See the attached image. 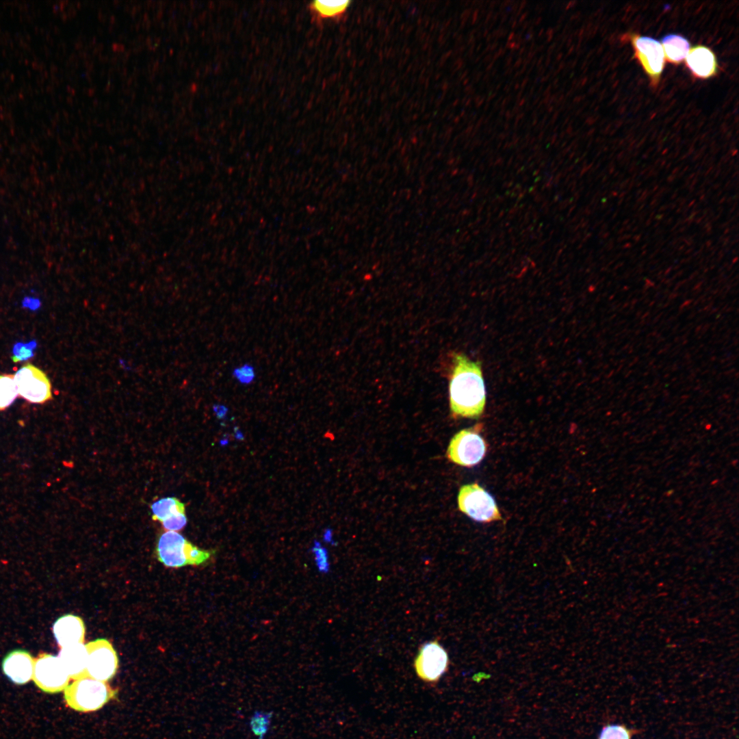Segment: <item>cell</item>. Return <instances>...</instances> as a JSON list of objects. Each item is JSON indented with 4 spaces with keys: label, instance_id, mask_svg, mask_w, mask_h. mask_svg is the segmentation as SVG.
<instances>
[{
    "label": "cell",
    "instance_id": "cell-1",
    "mask_svg": "<svg viewBox=\"0 0 739 739\" xmlns=\"http://www.w3.org/2000/svg\"><path fill=\"white\" fill-rule=\"evenodd\" d=\"M449 393L450 407L454 416L479 417L486 403L480 362L471 361L463 354H455Z\"/></svg>",
    "mask_w": 739,
    "mask_h": 739
},
{
    "label": "cell",
    "instance_id": "cell-2",
    "mask_svg": "<svg viewBox=\"0 0 739 739\" xmlns=\"http://www.w3.org/2000/svg\"><path fill=\"white\" fill-rule=\"evenodd\" d=\"M214 550L202 549L177 532L166 531L158 538L155 554L159 562L168 567L200 565L206 562Z\"/></svg>",
    "mask_w": 739,
    "mask_h": 739
},
{
    "label": "cell",
    "instance_id": "cell-3",
    "mask_svg": "<svg viewBox=\"0 0 739 739\" xmlns=\"http://www.w3.org/2000/svg\"><path fill=\"white\" fill-rule=\"evenodd\" d=\"M117 692V690L105 682L86 677L67 686L64 689V699L73 710L87 712L100 709L115 698Z\"/></svg>",
    "mask_w": 739,
    "mask_h": 739
},
{
    "label": "cell",
    "instance_id": "cell-4",
    "mask_svg": "<svg viewBox=\"0 0 739 739\" xmlns=\"http://www.w3.org/2000/svg\"><path fill=\"white\" fill-rule=\"evenodd\" d=\"M458 506L461 512L478 522L502 519L494 498L477 483L461 487L458 494Z\"/></svg>",
    "mask_w": 739,
    "mask_h": 739
},
{
    "label": "cell",
    "instance_id": "cell-5",
    "mask_svg": "<svg viewBox=\"0 0 739 739\" xmlns=\"http://www.w3.org/2000/svg\"><path fill=\"white\" fill-rule=\"evenodd\" d=\"M18 396L32 404H44L53 399L52 386L47 374L31 363L23 365L14 374Z\"/></svg>",
    "mask_w": 739,
    "mask_h": 739
},
{
    "label": "cell",
    "instance_id": "cell-6",
    "mask_svg": "<svg viewBox=\"0 0 739 739\" xmlns=\"http://www.w3.org/2000/svg\"><path fill=\"white\" fill-rule=\"evenodd\" d=\"M487 444L476 428L463 429L451 439L447 456L453 463L465 467L478 464L484 458Z\"/></svg>",
    "mask_w": 739,
    "mask_h": 739
},
{
    "label": "cell",
    "instance_id": "cell-7",
    "mask_svg": "<svg viewBox=\"0 0 739 739\" xmlns=\"http://www.w3.org/2000/svg\"><path fill=\"white\" fill-rule=\"evenodd\" d=\"M32 679L42 691L57 693L67 687L70 677L58 656L42 652L35 660Z\"/></svg>",
    "mask_w": 739,
    "mask_h": 739
},
{
    "label": "cell",
    "instance_id": "cell-8",
    "mask_svg": "<svg viewBox=\"0 0 739 739\" xmlns=\"http://www.w3.org/2000/svg\"><path fill=\"white\" fill-rule=\"evenodd\" d=\"M88 651V677L107 682L116 674L118 658L112 643L105 638H99L86 645Z\"/></svg>",
    "mask_w": 739,
    "mask_h": 739
},
{
    "label": "cell",
    "instance_id": "cell-9",
    "mask_svg": "<svg viewBox=\"0 0 739 739\" xmlns=\"http://www.w3.org/2000/svg\"><path fill=\"white\" fill-rule=\"evenodd\" d=\"M449 658L437 640L424 643L414 660L417 675L424 682L436 684L447 671Z\"/></svg>",
    "mask_w": 739,
    "mask_h": 739
},
{
    "label": "cell",
    "instance_id": "cell-10",
    "mask_svg": "<svg viewBox=\"0 0 739 739\" xmlns=\"http://www.w3.org/2000/svg\"><path fill=\"white\" fill-rule=\"evenodd\" d=\"M638 60L650 79L653 87H657L664 66V55L660 42L649 36L632 34L629 36Z\"/></svg>",
    "mask_w": 739,
    "mask_h": 739
},
{
    "label": "cell",
    "instance_id": "cell-11",
    "mask_svg": "<svg viewBox=\"0 0 739 739\" xmlns=\"http://www.w3.org/2000/svg\"><path fill=\"white\" fill-rule=\"evenodd\" d=\"M35 660L23 649H15L5 655L2 661L5 675L14 684L22 685L33 677Z\"/></svg>",
    "mask_w": 739,
    "mask_h": 739
},
{
    "label": "cell",
    "instance_id": "cell-12",
    "mask_svg": "<svg viewBox=\"0 0 739 739\" xmlns=\"http://www.w3.org/2000/svg\"><path fill=\"white\" fill-rule=\"evenodd\" d=\"M52 629L61 648L84 642L86 627L83 621L78 616L64 614L55 621Z\"/></svg>",
    "mask_w": 739,
    "mask_h": 739
},
{
    "label": "cell",
    "instance_id": "cell-13",
    "mask_svg": "<svg viewBox=\"0 0 739 739\" xmlns=\"http://www.w3.org/2000/svg\"><path fill=\"white\" fill-rule=\"evenodd\" d=\"M686 65L694 77L705 79L718 73L716 57L712 49L704 45L692 47L686 57Z\"/></svg>",
    "mask_w": 739,
    "mask_h": 739
},
{
    "label": "cell",
    "instance_id": "cell-14",
    "mask_svg": "<svg viewBox=\"0 0 739 739\" xmlns=\"http://www.w3.org/2000/svg\"><path fill=\"white\" fill-rule=\"evenodd\" d=\"M58 657L70 678L76 680L88 677V651L83 643L61 648Z\"/></svg>",
    "mask_w": 739,
    "mask_h": 739
},
{
    "label": "cell",
    "instance_id": "cell-15",
    "mask_svg": "<svg viewBox=\"0 0 739 739\" xmlns=\"http://www.w3.org/2000/svg\"><path fill=\"white\" fill-rule=\"evenodd\" d=\"M664 59L669 63L677 65L687 56L690 42L684 36L678 34H667L662 38L661 44Z\"/></svg>",
    "mask_w": 739,
    "mask_h": 739
},
{
    "label": "cell",
    "instance_id": "cell-16",
    "mask_svg": "<svg viewBox=\"0 0 739 739\" xmlns=\"http://www.w3.org/2000/svg\"><path fill=\"white\" fill-rule=\"evenodd\" d=\"M350 1H314L309 5L312 14L319 20L337 19L348 8Z\"/></svg>",
    "mask_w": 739,
    "mask_h": 739
},
{
    "label": "cell",
    "instance_id": "cell-17",
    "mask_svg": "<svg viewBox=\"0 0 739 739\" xmlns=\"http://www.w3.org/2000/svg\"><path fill=\"white\" fill-rule=\"evenodd\" d=\"M152 519L160 522L168 517L185 512V505L174 497L161 498L151 505Z\"/></svg>",
    "mask_w": 739,
    "mask_h": 739
},
{
    "label": "cell",
    "instance_id": "cell-18",
    "mask_svg": "<svg viewBox=\"0 0 739 739\" xmlns=\"http://www.w3.org/2000/svg\"><path fill=\"white\" fill-rule=\"evenodd\" d=\"M272 712L256 710L250 716L248 725L251 733L257 739H265L270 729Z\"/></svg>",
    "mask_w": 739,
    "mask_h": 739
},
{
    "label": "cell",
    "instance_id": "cell-19",
    "mask_svg": "<svg viewBox=\"0 0 739 739\" xmlns=\"http://www.w3.org/2000/svg\"><path fill=\"white\" fill-rule=\"evenodd\" d=\"M18 396L14 374L0 375V411L7 409Z\"/></svg>",
    "mask_w": 739,
    "mask_h": 739
},
{
    "label": "cell",
    "instance_id": "cell-20",
    "mask_svg": "<svg viewBox=\"0 0 739 739\" xmlns=\"http://www.w3.org/2000/svg\"><path fill=\"white\" fill-rule=\"evenodd\" d=\"M37 343L32 340L28 343L17 342L12 348V360L14 363L27 361L34 356Z\"/></svg>",
    "mask_w": 739,
    "mask_h": 739
},
{
    "label": "cell",
    "instance_id": "cell-21",
    "mask_svg": "<svg viewBox=\"0 0 739 739\" xmlns=\"http://www.w3.org/2000/svg\"><path fill=\"white\" fill-rule=\"evenodd\" d=\"M632 734L623 725H609L601 729L598 739H631Z\"/></svg>",
    "mask_w": 739,
    "mask_h": 739
},
{
    "label": "cell",
    "instance_id": "cell-22",
    "mask_svg": "<svg viewBox=\"0 0 739 739\" xmlns=\"http://www.w3.org/2000/svg\"><path fill=\"white\" fill-rule=\"evenodd\" d=\"M312 552L314 554L315 560L318 570L324 573H328L330 567L326 549L323 547L319 542L315 541L312 547Z\"/></svg>",
    "mask_w": 739,
    "mask_h": 739
},
{
    "label": "cell",
    "instance_id": "cell-23",
    "mask_svg": "<svg viewBox=\"0 0 739 739\" xmlns=\"http://www.w3.org/2000/svg\"><path fill=\"white\" fill-rule=\"evenodd\" d=\"M233 375L239 383L248 385L254 380L255 372L253 366L246 363L235 367L233 372Z\"/></svg>",
    "mask_w": 739,
    "mask_h": 739
},
{
    "label": "cell",
    "instance_id": "cell-24",
    "mask_svg": "<svg viewBox=\"0 0 739 739\" xmlns=\"http://www.w3.org/2000/svg\"><path fill=\"white\" fill-rule=\"evenodd\" d=\"M163 528L166 531H180L187 524L185 513L174 515L161 522Z\"/></svg>",
    "mask_w": 739,
    "mask_h": 739
},
{
    "label": "cell",
    "instance_id": "cell-25",
    "mask_svg": "<svg viewBox=\"0 0 739 739\" xmlns=\"http://www.w3.org/2000/svg\"><path fill=\"white\" fill-rule=\"evenodd\" d=\"M213 411L219 419H223L228 412V409L224 405L217 404L213 406Z\"/></svg>",
    "mask_w": 739,
    "mask_h": 739
}]
</instances>
